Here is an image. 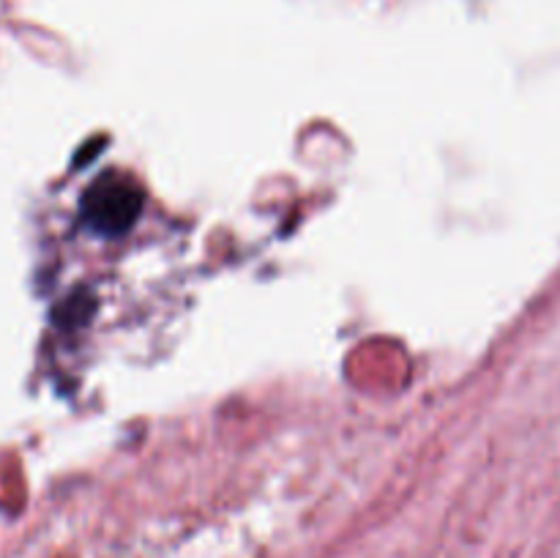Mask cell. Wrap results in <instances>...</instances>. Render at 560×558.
Masks as SVG:
<instances>
[{"label": "cell", "mask_w": 560, "mask_h": 558, "mask_svg": "<svg viewBox=\"0 0 560 558\" xmlns=\"http://www.w3.org/2000/svg\"><path fill=\"white\" fill-rule=\"evenodd\" d=\"M129 195V186H120L118 189V184H113V181L96 184L85 202L88 219L102 230H118V224H126L131 217L129 208H118V200H124Z\"/></svg>", "instance_id": "1"}]
</instances>
